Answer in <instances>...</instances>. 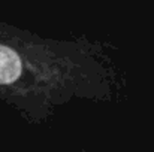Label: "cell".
Wrapping results in <instances>:
<instances>
[{
  "label": "cell",
  "mask_w": 154,
  "mask_h": 152,
  "mask_svg": "<svg viewBox=\"0 0 154 152\" xmlns=\"http://www.w3.org/2000/svg\"><path fill=\"white\" fill-rule=\"evenodd\" d=\"M108 69L94 60L26 54L0 34V99L33 122L45 121L57 106L73 97L111 99Z\"/></svg>",
  "instance_id": "6da1fadb"
}]
</instances>
